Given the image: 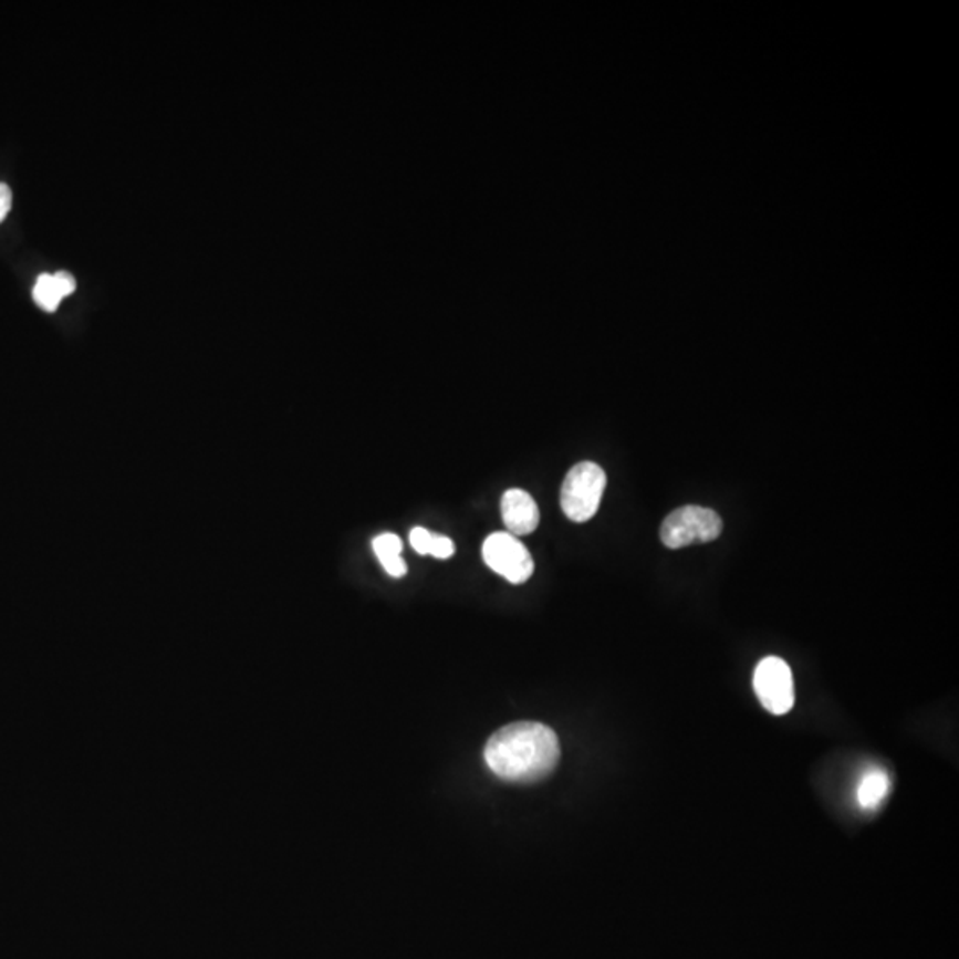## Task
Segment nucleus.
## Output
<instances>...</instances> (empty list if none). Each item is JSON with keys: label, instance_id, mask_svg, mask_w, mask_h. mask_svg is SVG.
<instances>
[{"label": "nucleus", "instance_id": "obj_1", "mask_svg": "<svg viewBox=\"0 0 959 959\" xmlns=\"http://www.w3.org/2000/svg\"><path fill=\"white\" fill-rule=\"evenodd\" d=\"M483 759L498 779L535 784L553 773L560 761L559 738L539 721H515L489 738Z\"/></svg>", "mask_w": 959, "mask_h": 959}, {"label": "nucleus", "instance_id": "obj_2", "mask_svg": "<svg viewBox=\"0 0 959 959\" xmlns=\"http://www.w3.org/2000/svg\"><path fill=\"white\" fill-rule=\"evenodd\" d=\"M604 489L606 473L601 466L594 462H580L574 466L563 480L560 494L563 514L567 515L572 523L591 521L600 510Z\"/></svg>", "mask_w": 959, "mask_h": 959}, {"label": "nucleus", "instance_id": "obj_3", "mask_svg": "<svg viewBox=\"0 0 959 959\" xmlns=\"http://www.w3.org/2000/svg\"><path fill=\"white\" fill-rule=\"evenodd\" d=\"M721 530L723 523L715 510L688 504L663 521L659 535L668 550H680L686 545L717 541Z\"/></svg>", "mask_w": 959, "mask_h": 959}, {"label": "nucleus", "instance_id": "obj_4", "mask_svg": "<svg viewBox=\"0 0 959 959\" xmlns=\"http://www.w3.org/2000/svg\"><path fill=\"white\" fill-rule=\"evenodd\" d=\"M487 567L498 572L507 582L521 585L532 577L533 559L519 536L509 532H496L487 536L482 548Z\"/></svg>", "mask_w": 959, "mask_h": 959}, {"label": "nucleus", "instance_id": "obj_5", "mask_svg": "<svg viewBox=\"0 0 959 959\" xmlns=\"http://www.w3.org/2000/svg\"><path fill=\"white\" fill-rule=\"evenodd\" d=\"M753 689L762 708L782 717L794 706L793 671L784 659L770 656L762 659L753 671Z\"/></svg>", "mask_w": 959, "mask_h": 959}, {"label": "nucleus", "instance_id": "obj_6", "mask_svg": "<svg viewBox=\"0 0 959 959\" xmlns=\"http://www.w3.org/2000/svg\"><path fill=\"white\" fill-rule=\"evenodd\" d=\"M501 515L507 532L512 535H530L541 523V512L530 492L510 489L501 498Z\"/></svg>", "mask_w": 959, "mask_h": 959}, {"label": "nucleus", "instance_id": "obj_7", "mask_svg": "<svg viewBox=\"0 0 959 959\" xmlns=\"http://www.w3.org/2000/svg\"><path fill=\"white\" fill-rule=\"evenodd\" d=\"M890 776L883 768H871L862 776L856 789V802L862 811L873 812L887 800L890 793Z\"/></svg>", "mask_w": 959, "mask_h": 959}, {"label": "nucleus", "instance_id": "obj_8", "mask_svg": "<svg viewBox=\"0 0 959 959\" xmlns=\"http://www.w3.org/2000/svg\"><path fill=\"white\" fill-rule=\"evenodd\" d=\"M32 298H34L41 310L54 313L59 307V302L63 301V298L59 295L58 289H55L54 275L41 274L38 278L37 284H34V290H32Z\"/></svg>", "mask_w": 959, "mask_h": 959}, {"label": "nucleus", "instance_id": "obj_9", "mask_svg": "<svg viewBox=\"0 0 959 959\" xmlns=\"http://www.w3.org/2000/svg\"><path fill=\"white\" fill-rule=\"evenodd\" d=\"M372 545H374L378 560L392 559V556H400L402 554V541L395 533H383V535L375 536Z\"/></svg>", "mask_w": 959, "mask_h": 959}, {"label": "nucleus", "instance_id": "obj_10", "mask_svg": "<svg viewBox=\"0 0 959 959\" xmlns=\"http://www.w3.org/2000/svg\"><path fill=\"white\" fill-rule=\"evenodd\" d=\"M428 554H432L436 559H450L456 554V544L451 539L445 535H434L432 544H430V550H428Z\"/></svg>", "mask_w": 959, "mask_h": 959}, {"label": "nucleus", "instance_id": "obj_11", "mask_svg": "<svg viewBox=\"0 0 959 959\" xmlns=\"http://www.w3.org/2000/svg\"><path fill=\"white\" fill-rule=\"evenodd\" d=\"M432 533L428 532L427 528L416 527L410 530V545L415 548L416 553L428 554L430 544H432Z\"/></svg>", "mask_w": 959, "mask_h": 959}, {"label": "nucleus", "instance_id": "obj_12", "mask_svg": "<svg viewBox=\"0 0 959 959\" xmlns=\"http://www.w3.org/2000/svg\"><path fill=\"white\" fill-rule=\"evenodd\" d=\"M54 283L59 295L63 299L72 295V293L75 292V289H77V283H75V280H73V275L70 274V272H58V274H54Z\"/></svg>", "mask_w": 959, "mask_h": 959}, {"label": "nucleus", "instance_id": "obj_13", "mask_svg": "<svg viewBox=\"0 0 959 959\" xmlns=\"http://www.w3.org/2000/svg\"><path fill=\"white\" fill-rule=\"evenodd\" d=\"M384 571L388 572L389 576L402 577L407 574V565L402 556H392V559L381 560Z\"/></svg>", "mask_w": 959, "mask_h": 959}, {"label": "nucleus", "instance_id": "obj_14", "mask_svg": "<svg viewBox=\"0 0 959 959\" xmlns=\"http://www.w3.org/2000/svg\"><path fill=\"white\" fill-rule=\"evenodd\" d=\"M13 205V195L6 184H0V222L4 221Z\"/></svg>", "mask_w": 959, "mask_h": 959}]
</instances>
